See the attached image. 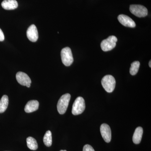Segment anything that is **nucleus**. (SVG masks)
I'll return each mask as SVG.
<instances>
[{"label": "nucleus", "instance_id": "1", "mask_svg": "<svg viewBox=\"0 0 151 151\" xmlns=\"http://www.w3.org/2000/svg\"><path fill=\"white\" fill-rule=\"evenodd\" d=\"M102 85L106 92L111 93L113 92L116 86L115 78L111 75L105 76L102 79Z\"/></svg>", "mask_w": 151, "mask_h": 151}, {"label": "nucleus", "instance_id": "2", "mask_svg": "<svg viewBox=\"0 0 151 151\" xmlns=\"http://www.w3.org/2000/svg\"><path fill=\"white\" fill-rule=\"evenodd\" d=\"M70 95L68 93L63 95L60 98L57 104V110L60 114H64L67 110L70 99Z\"/></svg>", "mask_w": 151, "mask_h": 151}, {"label": "nucleus", "instance_id": "3", "mask_svg": "<svg viewBox=\"0 0 151 151\" xmlns=\"http://www.w3.org/2000/svg\"><path fill=\"white\" fill-rule=\"evenodd\" d=\"M61 60L64 65L69 66L72 64L73 61V55L71 49L69 47H65L61 51Z\"/></svg>", "mask_w": 151, "mask_h": 151}, {"label": "nucleus", "instance_id": "4", "mask_svg": "<svg viewBox=\"0 0 151 151\" xmlns=\"http://www.w3.org/2000/svg\"><path fill=\"white\" fill-rule=\"evenodd\" d=\"M85 109V103L84 99L81 97H77L72 106V114L75 116L79 115L84 112Z\"/></svg>", "mask_w": 151, "mask_h": 151}, {"label": "nucleus", "instance_id": "5", "mask_svg": "<svg viewBox=\"0 0 151 151\" xmlns=\"http://www.w3.org/2000/svg\"><path fill=\"white\" fill-rule=\"evenodd\" d=\"M117 40L118 39L115 36H109L108 38L104 40L101 42V49L105 52L112 50L116 46Z\"/></svg>", "mask_w": 151, "mask_h": 151}, {"label": "nucleus", "instance_id": "6", "mask_svg": "<svg viewBox=\"0 0 151 151\" xmlns=\"http://www.w3.org/2000/svg\"><path fill=\"white\" fill-rule=\"evenodd\" d=\"M130 11L132 14L138 17H144L147 15V9L141 5H131Z\"/></svg>", "mask_w": 151, "mask_h": 151}, {"label": "nucleus", "instance_id": "7", "mask_svg": "<svg viewBox=\"0 0 151 151\" xmlns=\"http://www.w3.org/2000/svg\"><path fill=\"white\" fill-rule=\"evenodd\" d=\"M16 79L19 84L22 86L29 87L31 84V80L26 73L23 72H17L16 74Z\"/></svg>", "mask_w": 151, "mask_h": 151}, {"label": "nucleus", "instance_id": "8", "mask_svg": "<svg viewBox=\"0 0 151 151\" xmlns=\"http://www.w3.org/2000/svg\"><path fill=\"white\" fill-rule=\"evenodd\" d=\"M101 135L105 142H110L111 140V131L109 125L106 124H102L100 128Z\"/></svg>", "mask_w": 151, "mask_h": 151}, {"label": "nucleus", "instance_id": "9", "mask_svg": "<svg viewBox=\"0 0 151 151\" xmlns=\"http://www.w3.org/2000/svg\"><path fill=\"white\" fill-rule=\"evenodd\" d=\"M118 20L123 25L127 27H135L136 23L130 17L126 15L121 14L118 16Z\"/></svg>", "mask_w": 151, "mask_h": 151}, {"label": "nucleus", "instance_id": "10", "mask_svg": "<svg viewBox=\"0 0 151 151\" xmlns=\"http://www.w3.org/2000/svg\"><path fill=\"white\" fill-rule=\"evenodd\" d=\"M27 35L30 41L35 42L37 41L38 39V33L35 25H31L28 28L27 31Z\"/></svg>", "mask_w": 151, "mask_h": 151}, {"label": "nucleus", "instance_id": "11", "mask_svg": "<svg viewBox=\"0 0 151 151\" xmlns=\"http://www.w3.org/2000/svg\"><path fill=\"white\" fill-rule=\"evenodd\" d=\"M39 106V103L37 100H30L25 106L24 111L27 113H32L38 109Z\"/></svg>", "mask_w": 151, "mask_h": 151}, {"label": "nucleus", "instance_id": "12", "mask_svg": "<svg viewBox=\"0 0 151 151\" xmlns=\"http://www.w3.org/2000/svg\"><path fill=\"white\" fill-rule=\"evenodd\" d=\"M1 6L4 9L11 10L17 9L18 4L16 0H4L2 2Z\"/></svg>", "mask_w": 151, "mask_h": 151}, {"label": "nucleus", "instance_id": "13", "mask_svg": "<svg viewBox=\"0 0 151 151\" xmlns=\"http://www.w3.org/2000/svg\"><path fill=\"white\" fill-rule=\"evenodd\" d=\"M143 134L142 128L138 127L135 130L133 137V141L135 144H139L141 142Z\"/></svg>", "mask_w": 151, "mask_h": 151}, {"label": "nucleus", "instance_id": "14", "mask_svg": "<svg viewBox=\"0 0 151 151\" xmlns=\"http://www.w3.org/2000/svg\"><path fill=\"white\" fill-rule=\"evenodd\" d=\"M9 104V97L4 95L0 100V113H3L6 111Z\"/></svg>", "mask_w": 151, "mask_h": 151}, {"label": "nucleus", "instance_id": "15", "mask_svg": "<svg viewBox=\"0 0 151 151\" xmlns=\"http://www.w3.org/2000/svg\"><path fill=\"white\" fill-rule=\"evenodd\" d=\"M28 147L32 150H36L38 148V145L35 139L32 137H29L27 139Z\"/></svg>", "mask_w": 151, "mask_h": 151}, {"label": "nucleus", "instance_id": "16", "mask_svg": "<svg viewBox=\"0 0 151 151\" xmlns=\"http://www.w3.org/2000/svg\"><path fill=\"white\" fill-rule=\"evenodd\" d=\"M43 142L45 145L47 147H50L52 144V133L50 131H47L45 134L44 136Z\"/></svg>", "mask_w": 151, "mask_h": 151}, {"label": "nucleus", "instance_id": "17", "mask_svg": "<svg viewBox=\"0 0 151 151\" xmlns=\"http://www.w3.org/2000/svg\"><path fill=\"white\" fill-rule=\"evenodd\" d=\"M140 65V63L139 61H136L132 63L130 68V74L133 76L136 75L138 73Z\"/></svg>", "mask_w": 151, "mask_h": 151}, {"label": "nucleus", "instance_id": "18", "mask_svg": "<svg viewBox=\"0 0 151 151\" xmlns=\"http://www.w3.org/2000/svg\"><path fill=\"white\" fill-rule=\"evenodd\" d=\"M83 151H95L93 147L89 145H86L83 147Z\"/></svg>", "mask_w": 151, "mask_h": 151}, {"label": "nucleus", "instance_id": "19", "mask_svg": "<svg viewBox=\"0 0 151 151\" xmlns=\"http://www.w3.org/2000/svg\"><path fill=\"white\" fill-rule=\"evenodd\" d=\"M4 33L2 30L0 29V41H3L4 40Z\"/></svg>", "mask_w": 151, "mask_h": 151}, {"label": "nucleus", "instance_id": "20", "mask_svg": "<svg viewBox=\"0 0 151 151\" xmlns=\"http://www.w3.org/2000/svg\"><path fill=\"white\" fill-rule=\"evenodd\" d=\"M151 60H150V62H149V66H150V67L151 68Z\"/></svg>", "mask_w": 151, "mask_h": 151}, {"label": "nucleus", "instance_id": "21", "mask_svg": "<svg viewBox=\"0 0 151 151\" xmlns=\"http://www.w3.org/2000/svg\"><path fill=\"white\" fill-rule=\"evenodd\" d=\"M60 151H67L65 150H60Z\"/></svg>", "mask_w": 151, "mask_h": 151}]
</instances>
